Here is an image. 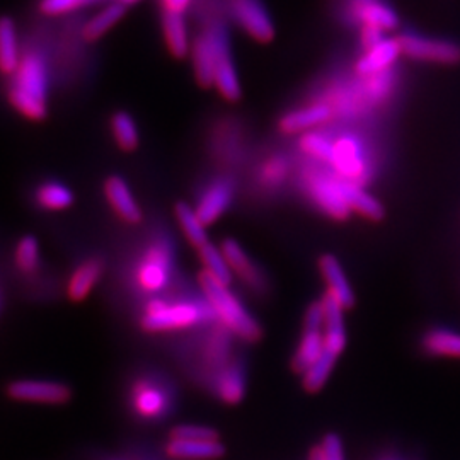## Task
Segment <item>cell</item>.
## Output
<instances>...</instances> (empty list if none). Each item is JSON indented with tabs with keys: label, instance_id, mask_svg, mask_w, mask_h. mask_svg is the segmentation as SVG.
Returning <instances> with one entry per match:
<instances>
[{
	"label": "cell",
	"instance_id": "1",
	"mask_svg": "<svg viewBox=\"0 0 460 460\" xmlns=\"http://www.w3.org/2000/svg\"><path fill=\"white\" fill-rule=\"evenodd\" d=\"M176 243L161 224H152L128 247L119 266L118 283L123 296L137 307L161 296L176 279Z\"/></svg>",
	"mask_w": 460,
	"mask_h": 460
},
{
	"label": "cell",
	"instance_id": "2",
	"mask_svg": "<svg viewBox=\"0 0 460 460\" xmlns=\"http://www.w3.org/2000/svg\"><path fill=\"white\" fill-rule=\"evenodd\" d=\"M137 326L148 336L188 334L217 321L210 304L201 290L195 294L188 281L180 277L163 292L137 307Z\"/></svg>",
	"mask_w": 460,
	"mask_h": 460
},
{
	"label": "cell",
	"instance_id": "3",
	"mask_svg": "<svg viewBox=\"0 0 460 460\" xmlns=\"http://www.w3.org/2000/svg\"><path fill=\"white\" fill-rule=\"evenodd\" d=\"M123 394L130 414L146 423L165 420L178 401L176 384L155 367H138L132 370L125 382Z\"/></svg>",
	"mask_w": 460,
	"mask_h": 460
},
{
	"label": "cell",
	"instance_id": "4",
	"mask_svg": "<svg viewBox=\"0 0 460 460\" xmlns=\"http://www.w3.org/2000/svg\"><path fill=\"white\" fill-rule=\"evenodd\" d=\"M49 66L36 49H26L16 74L11 77L7 101L28 121H45L49 116Z\"/></svg>",
	"mask_w": 460,
	"mask_h": 460
},
{
	"label": "cell",
	"instance_id": "5",
	"mask_svg": "<svg viewBox=\"0 0 460 460\" xmlns=\"http://www.w3.org/2000/svg\"><path fill=\"white\" fill-rule=\"evenodd\" d=\"M203 326L201 332L178 341L174 357L182 370L201 384H212L215 376L230 362L229 329L215 323Z\"/></svg>",
	"mask_w": 460,
	"mask_h": 460
},
{
	"label": "cell",
	"instance_id": "6",
	"mask_svg": "<svg viewBox=\"0 0 460 460\" xmlns=\"http://www.w3.org/2000/svg\"><path fill=\"white\" fill-rule=\"evenodd\" d=\"M198 287L210 304L217 321L229 329L230 334L246 343H258L263 338V328L256 317L246 311L244 304L230 292L227 285H222L208 273L201 271L198 275Z\"/></svg>",
	"mask_w": 460,
	"mask_h": 460
},
{
	"label": "cell",
	"instance_id": "7",
	"mask_svg": "<svg viewBox=\"0 0 460 460\" xmlns=\"http://www.w3.org/2000/svg\"><path fill=\"white\" fill-rule=\"evenodd\" d=\"M11 268L26 294L41 298L55 294V279L45 268L40 243L34 235H22L14 243L11 249Z\"/></svg>",
	"mask_w": 460,
	"mask_h": 460
},
{
	"label": "cell",
	"instance_id": "8",
	"mask_svg": "<svg viewBox=\"0 0 460 460\" xmlns=\"http://www.w3.org/2000/svg\"><path fill=\"white\" fill-rule=\"evenodd\" d=\"M230 49L229 33L222 22L208 24L191 43V64L198 85L210 89L214 85V74L220 55Z\"/></svg>",
	"mask_w": 460,
	"mask_h": 460
},
{
	"label": "cell",
	"instance_id": "9",
	"mask_svg": "<svg viewBox=\"0 0 460 460\" xmlns=\"http://www.w3.org/2000/svg\"><path fill=\"white\" fill-rule=\"evenodd\" d=\"M108 270V261L102 252H87L72 264L62 285L66 300L81 304L99 285Z\"/></svg>",
	"mask_w": 460,
	"mask_h": 460
},
{
	"label": "cell",
	"instance_id": "10",
	"mask_svg": "<svg viewBox=\"0 0 460 460\" xmlns=\"http://www.w3.org/2000/svg\"><path fill=\"white\" fill-rule=\"evenodd\" d=\"M402 55L437 66H457L460 64V45L450 40H438L416 33H402L397 36Z\"/></svg>",
	"mask_w": 460,
	"mask_h": 460
},
{
	"label": "cell",
	"instance_id": "11",
	"mask_svg": "<svg viewBox=\"0 0 460 460\" xmlns=\"http://www.w3.org/2000/svg\"><path fill=\"white\" fill-rule=\"evenodd\" d=\"M234 182L227 176H212L198 184L193 210L205 227L215 222L229 210L234 199Z\"/></svg>",
	"mask_w": 460,
	"mask_h": 460
},
{
	"label": "cell",
	"instance_id": "12",
	"mask_svg": "<svg viewBox=\"0 0 460 460\" xmlns=\"http://www.w3.org/2000/svg\"><path fill=\"white\" fill-rule=\"evenodd\" d=\"M5 394L19 402L62 406L72 399V389L70 385L57 380L17 378L5 385Z\"/></svg>",
	"mask_w": 460,
	"mask_h": 460
},
{
	"label": "cell",
	"instance_id": "13",
	"mask_svg": "<svg viewBox=\"0 0 460 460\" xmlns=\"http://www.w3.org/2000/svg\"><path fill=\"white\" fill-rule=\"evenodd\" d=\"M102 197L116 218L130 227L144 224V210L133 195L128 181L119 174H110L102 181Z\"/></svg>",
	"mask_w": 460,
	"mask_h": 460
},
{
	"label": "cell",
	"instance_id": "14",
	"mask_svg": "<svg viewBox=\"0 0 460 460\" xmlns=\"http://www.w3.org/2000/svg\"><path fill=\"white\" fill-rule=\"evenodd\" d=\"M232 19L244 33L258 43H270L275 38V26L261 0H229Z\"/></svg>",
	"mask_w": 460,
	"mask_h": 460
},
{
	"label": "cell",
	"instance_id": "15",
	"mask_svg": "<svg viewBox=\"0 0 460 460\" xmlns=\"http://www.w3.org/2000/svg\"><path fill=\"white\" fill-rule=\"evenodd\" d=\"M309 193L317 207L334 220H346L351 210L343 198L340 188V176L317 174L309 181Z\"/></svg>",
	"mask_w": 460,
	"mask_h": 460
},
{
	"label": "cell",
	"instance_id": "16",
	"mask_svg": "<svg viewBox=\"0 0 460 460\" xmlns=\"http://www.w3.org/2000/svg\"><path fill=\"white\" fill-rule=\"evenodd\" d=\"M30 198L34 210H40L43 214H60L72 208V205L75 203L74 191L66 182L55 178H45L34 182Z\"/></svg>",
	"mask_w": 460,
	"mask_h": 460
},
{
	"label": "cell",
	"instance_id": "17",
	"mask_svg": "<svg viewBox=\"0 0 460 460\" xmlns=\"http://www.w3.org/2000/svg\"><path fill=\"white\" fill-rule=\"evenodd\" d=\"M220 251L229 264L232 275H235L252 292H258V294L263 292L266 279L261 268L247 256L246 251L237 241L226 239L220 244Z\"/></svg>",
	"mask_w": 460,
	"mask_h": 460
},
{
	"label": "cell",
	"instance_id": "18",
	"mask_svg": "<svg viewBox=\"0 0 460 460\" xmlns=\"http://www.w3.org/2000/svg\"><path fill=\"white\" fill-rule=\"evenodd\" d=\"M246 367L243 360L232 358L217 376H215L210 389L218 401L224 404L235 406L246 395Z\"/></svg>",
	"mask_w": 460,
	"mask_h": 460
},
{
	"label": "cell",
	"instance_id": "19",
	"mask_svg": "<svg viewBox=\"0 0 460 460\" xmlns=\"http://www.w3.org/2000/svg\"><path fill=\"white\" fill-rule=\"evenodd\" d=\"M399 57H402V49L397 36L385 38L384 41L378 43L377 47L365 49V53L355 64V72L360 77H372V75L389 72L399 60Z\"/></svg>",
	"mask_w": 460,
	"mask_h": 460
},
{
	"label": "cell",
	"instance_id": "20",
	"mask_svg": "<svg viewBox=\"0 0 460 460\" xmlns=\"http://www.w3.org/2000/svg\"><path fill=\"white\" fill-rule=\"evenodd\" d=\"M351 14L362 28H374L382 33L395 31L399 26L394 9L380 0H353Z\"/></svg>",
	"mask_w": 460,
	"mask_h": 460
},
{
	"label": "cell",
	"instance_id": "21",
	"mask_svg": "<svg viewBox=\"0 0 460 460\" xmlns=\"http://www.w3.org/2000/svg\"><path fill=\"white\" fill-rule=\"evenodd\" d=\"M319 271L328 287L329 296L343 307V311L351 309L357 300L340 261L332 254H323L319 258Z\"/></svg>",
	"mask_w": 460,
	"mask_h": 460
},
{
	"label": "cell",
	"instance_id": "22",
	"mask_svg": "<svg viewBox=\"0 0 460 460\" xmlns=\"http://www.w3.org/2000/svg\"><path fill=\"white\" fill-rule=\"evenodd\" d=\"M324 311V351L340 357L345 351L346 331L343 323V307L326 294L321 300Z\"/></svg>",
	"mask_w": 460,
	"mask_h": 460
},
{
	"label": "cell",
	"instance_id": "23",
	"mask_svg": "<svg viewBox=\"0 0 460 460\" xmlns=\"http://www.w3.org/2000/svg\"><path fill=\"white\" fill-rule=\"evenodd\" d=\"M331 119V108L323 102H314L309 106L288 111L279 118V128L287 135L309 132Z\"/></svg>",
	"mask_w": 460,
	"mask_h": 460
},
{
	"label": "cell",
	"instance_id": "24",
	"mask_svg": "<svg viewBox=\"0 0 460 460\" xmlns=\"http://www.w3.org/2000/svg\"><path fill=\"white\" fill-rule=\"evenodd\" d=\"M165 454L176 460H217L224 457L226 448L220 440H176L169 438Z\"/></svg>",
	"mask_w": 460,
	"mask_h": 460
},
{
	"label": "cell",
	"instance_id": "25",
	"mask_svg": "<svg viewBox=\"0 0 460 460\" xmlns=\"http://www.w3.org/2000/svg\"><path fill=\"white\" fill-rule=\"evenodd\" d=\"M161 24H163L165 47L169 49V53L178 60L186 58L191 51V41H190V33H188L184 14L163 9Z\"/></svg>",
	"mask_w": 460,
	"mask_h": 460
},
{
	"label": "cell",
	"instance_id": "26",
	"mask_svg": "<svg viewBox=\"0 0 460 460\" xmlns=\"http://www.w3.org/2000/svg\"><path fill=\"white\" fill-rule=\"evenodd\" d=\"M331 164L336 167L341 178L355 182L362 176L363 161L360 146L351 137H341L334 142V155Z\"/></svg>",
	"mask_w": 460,
	"mask_h": 460
},
{
	"label": "cell",
	"instance_id": "27",
	"mask_svg": "<svg viewBox=\"0 0 460 460\" xmlns=\"http://www.w3.org/2000/svg\"><path fill=\"white\" fill-rule=\"evenodd\" d=\"M21 49L13 17L0 16V75L11 79L21 62Z\"/></svg>",
	"mask_w": 460,
	"mask_h": 460
},
{
	"label": "cell",
	"instance_id": "28",
	"mask_svg": "<svg viewBox=\"0 0 460 460\" xmlns=\"http://www.w3.org/2000/svg\"><path fill=\"white\" fill-rule=\"evenodd\" d=\"M212 87L227 102H237L243 98V85L237 75V68L234 66L230 49H226L217 62Z\"/></svg>",
	"mask_w": 460,
	"mask_h": 460
},
{
	"label": "cell",
	"instance_id": "29",
	"mask_svg": "<svg viewBox=\"0 0 460 460\" xmlns=\"http://www.w3.org/2000/svg\"><path fill=\"white\" fill-rule=\"evenodd\" d=\"M340 188H341L343 198H345L351 212H357V214L362 215L368 220H374V222L384 218L385 212H384L382 203L378 201L377 198L367 193L357 182L348 181V180L340 176Z\"/></svg>",
	"mask_w": 460,
	"mask_h": 460
},
{
	"label": "cell",
	"instance_id": "30",
	"mask_svg": "<svg viewBox=\"0 0 460 460\" xmlns=\"http://www.w3.org/2000/svg\"><path fill=\"white\" fill-rule=\"evenodd\" d=\"M127 9L128 7H125L118 2L106 4L101 11H98L94 16L84 24V40L87 43H94V41H99L101 38H104L125 17Z\"/></svg>",
	"mask_w": 460,
	"mask_h": 460
},
{
	"label": "cell",
	"instance_id": "31",
	"mask_svg": "<svg viewBox=\"0 0 460 460\" xmlns=\"http://www.w3.org/2000/svg\"><path fill=\"white\" fill-rule=\"evenodd\" d=\"M324 353V331L323 329H304L302 340L296 346L292 360V368L296 374H305L314 363Z\"/></svg>",
	"mask_w": 460,
	"mask_h": 460
},
{
	"label": "cell",
	"instance_id": "32",
	"mask_svg": "<svg viewBox=\"0 0 460 460\" xmlns=\"http://www.w3.org/2000/svg\"><path fill=\"white\" fill-rule=\"evenodd\" d=\"M110 132L118 150L123 154H133L140 147V132L128 111H115L110 116Z\"/></svg>",
	"mask_w": 460,
	"mask_h": 460
},
{
	"label": "cell",
	"instance_id": "33",
	"mask_svg": "<svg viewBox=\"0 0 460 460\" xmlns=\"http://www.w3.org/2000/svg\"><path fill=\"white\" fill-rule=\"evenodd\" d=\"M174 217H176V222L181 229L184 239L190 243V246L199 251L201 247L210 244L207 229H205L203 222L198 218L197 212L193 210V207L190 203L178 201L174 205Z\"/></svg>",
	"mask_w": 460,
	"mask_h": 460
},
{
	"label": "cell",
	"instance_id": "34",
	"mask_svg": "<svg viewBox=\"0 0 460 460\" xmlns=\"http://www.w3.org/2000/svg\"><path fill=\"white\" fill-rule=\"evenodd\" d=\"M421 345L429 355L460 358V332L444 328L431 329L423 336Z\"/></svg>",
	"mask_w": 460,
	"mask_h": 460
},
{
	"label": "cell",
	"instance_id": "35",
	"mask_svg": "<svg viewBox=\"0 0 460 460\" xmlns=\"http://www.w3.org/2000/svg\"><path fill=\"white\" fill-rule=\"evenodd\" d=\"M198 258L203 264L205 273H208L212 279L220 281L222 285L229 287L230 281H232V271H230L229 264L226 261L220 247L210 243L198 251Z\"/></svg>",
	"mask_w": 460,
	"mask_h": 460
},
{
	"label": "cell",
	"instance_id": "36",
	"mask_svg": "<svg viewBox=\"0 0 460 460\" xmlns=\"http://www.w3.org/2000/svg\"><path fill=\"white\" fill-rule=\"evenodd\" d=\"M336 360H338V357L324 351L323 357L314 363L313 367L304 374V377H302L304 389L307 393H311V394L319 393L324 387V384L328 382L329 376H331V372H332V368L336 365Z\"/></svg>",
	"mask_w": 460,
	"mask_h": 460
},
{
	"label": "cell",
	"instance_id": "37",
	"mask_svg": "<svg viewBox=\"0 0 460 460\" xmlns=\"http://www.w3.org/2000/svg\"><path fill=\"white\" fill-rule=\"evenodd\" d=\"M300 147L313 155L319 161H326V163H332V155H334V144H331V140H328L324 135L321 133H305L300 140Z\"/></svg>",
	"mask_w": 460,
	"mask_h": 460
},
{
	"label": "cell",
	"instance_id": "38",
	"mask_svg": "<svg viewBox=\"0 0 460 460\" xmlns=\"http://www.w3.org/2000/svg\"><path fill=\"white\" fill-rule=\"evenodd\" d=\"M99 2H102V0H40L38 7H40L41 14L57 17L81 11L84 7L96 5Z\"/></svg>",
	"mask_w": 460,
	"mask_h": 460
},
{
	"label": "cell",
	"instance_id": "39",
	"mask_svg": "<svg viewBox=\"0 0 460 460\" xmlns=\"http://www.w3.org/2000/svg\"><path fill=\"white\" fill-rule=\"evenodd\" d=\"M309 460H345L341 438L334 433H329L323 438L321 445L311 450Z\"/></svg>",
	"mask_w": 460,
	"mask_h": 460
},
{
	"label": "cell",
	"instance_id": "40",
	"mask_svg": "<svg viewBox=\"0 0 460 460\" xmlns=\"http://www.w3.org/2000/svg\"><path fill=\"white\" fill-rule=\"evenodd\" d=\"M169 438L176 440H220L218 431L203 425H180L174 427L169 433Z\"/></svg>",
	"mask_w": 460,
	"mask_h": 460
},
{
	"label": "cell",
	"instance_id": "41",
	"mask_svg": "<svg viewBox=\"0 0 460 460\" xmlns=\"http://www.w3.org/2000/svg\"><path fill=\"white\" fill-rule=\"evenodd\" d=\"M385 38H387L385 33H382V31H378V30H374V28H362V30H360V41H362V47L365 49L377 47L378 43L384 41Z\"/></svg>",
	"mask_w": 460,
	"mask_h": 460
},
{
	"label": "cell",
	"instance_id": "42",
	"mask_svg": "<svg viewBox=\"0 0 460 460\" xmlns=\"http://www.w3.org/2000/svg\"><path fill=\"white\" fill-rule=\"evenodd\" d=\"M163 2H164V7H163V9L174 11V13H181V14L186 13V9H188L190 4H191V0H163Z\"/></svg>",
	"mask_w": 460,
	"mask_h": 460
},
{
	"label": "cell",
	"instance_id": "43",
	"mask_svg": "<svg viewBox=\"0 0 460 460\" xmlns=\"http://www.w3.org/2000/svg\"><path fill=\"white\" fill-rule=\"evenodd\" d=\"M118 4H121V5H125V7H130V5H135V4H138L140 0H115Z\"/></svg>",
	"mask_w": 460,
	"mask_h": 460
}]
</instances>
